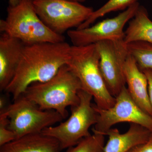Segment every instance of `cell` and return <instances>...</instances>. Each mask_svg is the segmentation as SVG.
<instances>
[{
  "instance_id": "21",
  "label": "cell",
  "mask_w": 152,
  "mask_h": 152,
  "mask_svg": "<svg viewBox=\"0 0 152 152\" xmlns=\"http://www.w3.org/2000/svg\"><path fill=\"white\" fill-rule=\"evenodd\" d=\"M146 76L148 84V94L150 102L152 107V70L150 69L142 71Z\"/></svg>"
},
{
  "instance_id": "17",
  "label": "cell",
  "mask_w": 152,
  "mask_h": 152,
  "mask_svg": "<svg viewBox=\"0 0 152 152\" xmlns=\"http://www.w3.org/2000/svg\"><path fill=\"white\" fill-rule=\"evenodd\" d=\"M137 2V0H109L103 6L94 10L89 18L77 29L90 26L97 19L113 12L126 10Z\"/></svg>"
},
{
  "instance_id": "14",
  "label": "cell",
  "mask_w": 152,
  "mask_h": 152,
  "mask_svg": "<svg viewBox=\"0 0 152 152\" xmlns=\"http://www.w3.org/2000/svg\"><path fill=\"white\" fill-rule=\"evenodd\" d=\"M59 142L42 133L30 134L0 147V152H61Z\"/></svg>"
},
{
  "instance_id": "13",
  "label": "cell",
  "mask_w": 152,
  "mask_h": 152,
  "mask_svg": "<svg viewBox=\"0 0 152 152\" xmlns=\"http://www.w3.org/2000/svg\"><path fill=\"white\" fill-rule=\"evenodd\" d=\"M108 140L104 147V152H129L140 144L148 142L152 132L147 128L131 124L126 132L121 134L117 129H111L106 133Z\"/></svg>"
},
{
  "instance_id": "12",
  "label": "cell",
  "mask_w": 152,
  "mask_h": 152,
  "mask_svg": "<svg viewBox=\"0 0 152 152\" xmlns=\"http://www.w3.org/2000/svg\"><path fill=\"white\" fill-rule=\"evenodd\" d=\"M124 72L127 88L132 99L144 112L152 116L148 79L131 55H129L126 60Z\"/></svg>"
},
{
  "instance_id": "1",
  "label": "cell",
  "mask_w": 152,
  "mask_h": 152,
  "mask_svg": "<svg viewBox=\"0 0 152 152\" xmlns=\"http://www.w3.org/2000/svg\"><path fill=\"white\" fill-rule=\"evenodd\" d=\"M71 46L65 41L25 45L16 73L4 91L15 100L32 84L51 79L67 64Z\"/></svg>"
},
{
  "instance_id": "11",
  "label": "cell",
  "mask_w": 152,
  "mask_h": 152,
  "mask_svg": "<svg viewBox=\"0 0 152 152\" xmlns=\"http://www.w3.org/2000/svg\"><path fill=\"white\" fill-rule=\"evenodd\" d=\"M25 44L1 33L0 37V90L4 91L15 76Z\"/></svg>"
},
{
  "instance_id": "4",
  "label": "cell",
  "mask_w": 152,
  "mask_h": 152,
  "mask_svg": "<svg viewBox=\"0 0 152 152\" xmlns=\"http://www.w3.org/2000/svg\"><path fill=\"white\" fill-rule=\"evenodd\" d=\"M7 18L0 20V31L18 39L26 45L65 42L64 36L54 32L40 18L33 0H21L9 6Z\"/></svg>"
},
{
  "instance_id": "10",
  "label": "cell",
  "mask_w": 152,
  "mask_h": 152,
  "mask_svg": "<svg viewBox=\"0 0 152 152\" xmlns=\"http://www.w3.org/2000/svg\"><path fill=\"white\" fill-rule=\"evenodd\" d=\"M140 4L138 2L129 7L118 15L107 19L94 26L82 29L70 30L67 35L73 45L84 46L101 41L124 39V28L134 16Z\"/></svg>"
},
{
  "instance_id": "3",
  "label": "cell",
  "mask_w": 152,
  "mask_h": 152,
  "mask_svg": "<svg viewBox=\"0 0 152 152\" xmlns=\"http://www.w3.org/2000/svg\"><path fill=\"white\" fill-rule=\"evenodd\" d=\"M100 56L95 44L71 46L67 65L77 78L82 89L92 96L95 105L101 109L110 108L115 97L110 92L101 73Z\"/></svg>"
},
{
  "instance_id": "2",
  "label": "cell",
  "mask_w": 152,
  "mask_h": 152,
  "mask_svg": "<svg viewBox=\"0 0 152 152\" xmlns=\"http://www.w3.org/2000/svg\"><path fill=\"white\" fill-rule=\"evenodd\" d=\"M81 89L80 82L65 65L49 80L30 85L23 95L40 108L56 111L65 119L67 108L78 104Z\"/></svg>"
},
{
  "instance_id": "6",
  "label": "cell",
  "mask_w": 152,
  "mask_h": 152,
  "mask_svg": "<svg viewBox=\"0 0 152 152\" xmlns=\"http://www.w3.org/2000/svg\"><path fill=\"white\" fill-rule=\"evenodd\" d=\"M0 114L9 120L8 128L17 139L30 134L40 133L46 128L64 120L61 114L53 110H43L22 95Z\"/></svg>"
},
{
  "instance_id": "8",
  "label": "cell",
  "mask_w": 152,
  "mask_h": 152,
  "mask_svg": "<svg viewBox=\"0 0 152 152\" xmlns=\"http://www.w3.org/2000/svg\"><path fill=\"white\" fill-rule=\"evenodd\" d=\"M115 99V102L110 108H100L94 104L98 115L96 123L92 129L93 132L105 136L113 126L123 122L141 125L152 132V116L135 102L126 86L123 88Z\"/></svg>"
},
{
  "instance_id": "19",
  "label": "cell",
  "mask_w": 152,
  "mask_h": 152,
  "mask_svg": "<svg viewBox=\"0 0 152 152\" xmlns=\"http://www.w3.org/2000/svg\"><path fill=\"white\" fill-rule=\"evenodd\" d=\"M9 122L7 117L0 114V147L16 139L13 132L8 128Z\"/></svg>"
},
{
  "instance_id": "16",
  "label": "cell",
  "mask_w": 152,
  "mask_h": 152,
  "mask_svg": "<svg viewBox=\"0 0 152 152\" xmlns=\"http://www.w3.org/2000/svg\"><path fill=\"white\" fill-rule=\"evenodd\" d=\"M129 53L135 60L141 71L152 70V45L144 42L127 44Z\"/></svg>"
},
{
  "instance_id": "9",
  "label": "cell",
  "mask_w": 152,
  "mask_h": 152,
  "mask_svg": "<svg viewBox=\"0 0 152 152\" xmlns=\"http://www.w3.org/2000/svg\"><path fill=\"white\" fill-rule=\"evenodd\" d=\"M100 56L102 75L109 91L116 97L126 86L124 69L129 55L124 39L101 41L95 44Z\"/></svg>"
},
{
  "instance_id": "23",
  "label": "cell",
  "mask_w": 152,
  "mask_h": 152,
  "mask_svg": "<svg viewBox=\"0 0 152 152\" xmlns=\"http://www.w3.org/2000/svg\"><path fill=\"white\" fill-rule=\"evenodd\" d=\"M21 0H8L9 5L11 7H15L18 5Z\"/></svg>"
},
{
  "instance_id": "5",
  "label": "cell",
  "mask_w": 152,
  "mask_h": 152,
  "mask_svg": "<svg viewBox=\"0 0 152 152\" xmlns=\"http://www.w3.org/2000/svg\"><path fill=\"white\" fill-rule=\"evenodd\" d=\"M79 96V103L71 107V114L67 120L46 128L41 132L56 139L62 150L76 145L90 136V128L96 123L98 114L92 103V95L81 89Z\"/></svg>"
},
{
  "instance_id": "15",
  "label": "cell",
  "mask_w": 152,
  "mask_h": 152,
  "mask_svg": "<svg viewBox=\"0 0 152 152\" xmlns=\"http://www.w3.org/2000/svg\"><path fill=\"white\" fill-rule=\"evenodd\" d=\"M124 41L127 44L144 42L152 45V21L143 6H140L134 16L130 21L125 31Z\"/></svg>"
},
{
  "instance_id": "20",
  "label": "cell",
  "mask_w": 152,
  "mask_h": 152,
  "mask_svg": "<svg viewBox=\"0 0 152 152\" xmlns=\"http://www.w3.org/2000/svg\"><path fill=\"white\" fill-rule=\"evenodd\" d=\"M129 152H152V136L146 142L136 146Z\"/></svg>"
},
{
  "instance_id": "18",
  "label": "cell",
  "mask_w": 152,
  "mask_h": 152,
  "mask_svg": "<svg viewBox=\"0 0 152 152\" xmlns=\"http://www.w3.org/2000/svg\"><path fill=\"white\" fill-rule=\"evenodd\" d=\"M105 144L104 135L93 132L66 152H104Z\"/></svg>"
},
{
  "instance_id": "7",
  "label": "cell",
  "mask_w": 152,
  "mask_h": 152,
  "mask_svg": "<svg viewBox=\"0 0 152 152\" xmlns=\"http://www.w3.org/2000/svg\"><path fill=\"white\" fill-rule=\"evenodd\" d=\"M40 18L54 32L63 35L76 28L92 14V8L68 0H33Z\"/></svg>"
},
{
  "instance_id": "22",
  "label": "cell",
  "mask_w": 152,
  "mask_h": 152,
  "mask_svg": "<svg viewBox=\"0 0 152 152\" xmlns=\"http://www.w3.org/2000/svg\"><path fill=\"white\" fill-rule=\"evenodd\" d=\"M9 105L7 104V102L5 96H1L0 97V112L4 110Z\"/></svg>"
},
{
  "instance_id": "24",
  "label": "cell",
  "mask_w": 152,
  "mask_h": 152,
  "mask_svg": "<svg viewBox=\"0 0 152 152\" xmlns=\"http://www.w3.org/2000/svg\"><path fill=\"white\" fill-rule=\"evenodd\" d=\"M68 1H72L80 3H83L86 1V0H68Z\"/></svg>"
}]
</instances>
